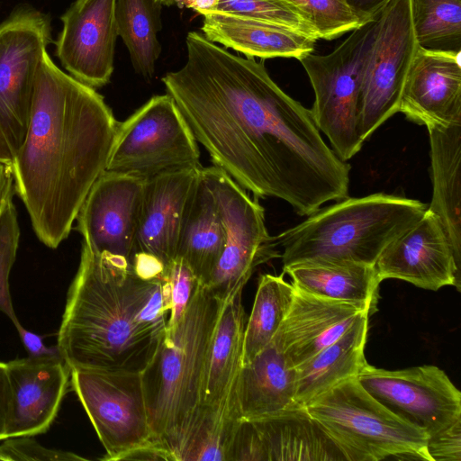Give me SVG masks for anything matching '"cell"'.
Returning a JSON list of instances; mask_svg holds the SVG:
<instances>
[{"instance_id":"cell-46","label":"cell","mask_w":461,"mask_h":461,"mask_svg":"<svg viewBox=\"0 0 461 461\" xmlns=\"http://www.w3.org/2000/svg\"><path fill=\"white\" fill-rule=\"evenodd\" d=\"M159 3L161 5H171L174 4L173 0H155Z\"/></svg>"},{"instance_id":"cell-33","label":"cell","mask_w":461,"mask_h":461,"mask_svg":"<svg viewBox=\"0 0 461 461\" xmlns=\"http://www.w3.org/2000/svg\"><path fill=\"white\" fill-rule=\"evenodd\" d=\"M212 11L282 24L319 40L304 14L291 0H217Z\"/></svg>"},{"instance_id":"cell-43","label":"cell","mask_w":461,"mask_h":461,"mask_svg":"<svg viewBox=\"0 0 461 461\" xmlns=\"http://www.w3.org/2000/svg\"><path fill=\"white\" fill-rule=\"evenodd\" d=\"M15 193L10 166L0 163V213L6 200Z\"/></svg>"},{"instance_id":"cell-19","label":"cell","mask_w":461,"mask_h":461,"mask_svg":"<svg viewBox=\"0 0 461 461\" xmlns=\"http://www.w3.org/2000/svg\"><path fill=\"white\" fill-rule=\"evenodd\" d=\"M460 53L418 46L403 85L399 112L426 127L461 122Z\"/></svg>"},{"instance_id":"cell-31","label":"cell","mask_w":461,"mask_h":461,"mask_svg":"<svg viewBox=\"0 0 461 461\" xmlns=\"http://www.w3.org/2000/svg\"><path fill=\"white\" fill-rule=\"evenodd\" d=\"M239 422L232 411H214L201 405L177 461H228Z\"/></svg>"},{"instance_id":"cell-39","label":"cell","mask_w":461,"mask_h":461,"mask_svg":"<svg viewBox=\"0 0 461 461\" xmlns=\"http://www.w3.org/2000/svg\"><path fill=\"white\" fill-rule=\"evenodd\" d=\"M129 262L134 272L143 279H158L165 276L167 265L153 254L134 250Z\"/></svg>"},{"instance_id":"cell-14","label":"cell","mask_w":461,"mask_h":461,"mask_svg":"<svg viewBox=\"0 0 461 461\" xmlns=\"http://www.w3.org/2000/svg\"><path fill=\"white\" fill-rule=\"evenodd\" d=\"M143 180L104 170L76 218L83 244L101 254L130 259L135 247Z\"/></svg>"},{"instance_id":"cell-8","label":"cell","mask_w":461,"mask_h":461,"mask_svg":"<svg viewBox=\"0 0 461 461\" xmlns=\"http://www.w3.org/2000/svg\"><path fill=\"white\" fill-rule=\"evenodd\" d=\"M200 167L197 140L167 93L152 96L118 123L105 170L146 180Z\"/></svg>"},{"instance_id":"cell-3","label":"cell","mask_w":461,"mask_h":461,"mask_svg":"<svg viewBox=\"0 0 461 461\" xmlns=\"http://www.w3.org/2000/svg\"><path fill=\"white\" fill-rule=\"evenodd\" d=\"M170 309L165 276L143 279L128 259L82 243L57 348L70 369L141 373L167 331Z\"/></svg>"},{"instance_id":"cell-9","label":"cell","mask_w":461,"mask_h":461,"mask_svg":"<svg viewBox=\"0 0 461 461\" xmlns=\"http://www.w3.org/2000/svg\"><path fill=\"white\" fill-rule=\"evenodd\" d=\"M202 174L213 192L224 227L221 254L206 285L221 300L239 286H245L255 269L281 253L276 236L265 221V210L258 198L219 167H203Z\"/></svg>"},{"instance_id":"cell-18","label":"cell","mask_w":461,"mask_h":461,"mask_svg":"<svg viewBox=\"0 0 461 461\" xmlns=\"http://www.w3.org/2000/svg\"><path fill=\"white\" fill-rule=\"evenodd\" d=\"M10 387L7 438L45 433L70 384L71 369L59 354L6 363Z\"/></svg>"},{"instance_id":"cell-44","label":"cell","mask_w":461,"mask_h":461,"mask_svg":"<svg viewBox=\"0 0 461 461\" xmlns=\"http://www.w3.org/2000/svg\"><path fill=\"white\" fill-rule=\"evenodd\" d=\"M180 7H187L194 10L199 14L203 12L212 11L216 5L217 0H173Z\"/></svg>"},{"instance_id":"cell-24","label":"cell","mask_w":461,"mask_h":461,"mask_svg":"<svg viewBox=\"0 0 461 461\" xmlns=\"http://www.w3.org/2000/svg\"><path fill=\"white\" fill-rule=\"evenodd\" d=\"M295 391V367L272 339L240 368L235 391L239 420L267 419L300 406Z\"/></svg>"},{"instance_id":"cell-6","label":"cell","mask_w":461,"mask_h":461,"mask_svg":"<svg viewBox=\"0 0 461 461\" xmlns=\"http://www.w3.org/2000/svg\"><path fill=\"white\" fill-rule=\"evenodd\" d=\"M305 408L346 461H430L427 434L385 408L357 376L334 385Z\"/></svg>"},{"instance_id":"cell-15","label":"cell","mask_w":461,"mask_h":461,"mask_svg":"<svg viewBox=\"0 0 461 461\" xmlns=\"http://www.w3.org/2000/svg\"><path fill=\"white\" fill-rule=\"evenodd\" d=\"M115 0H76L62 14L56 56L72 77L93 88L110 82L117 28Z\"/></svg>"},{"instance_id":"cell-40","label":"cell","mask_w":461,"mask_h":461,"mask_svg":"<svg viewBox=\"0 0 461 461\" xmlns=\"http://www.w3.org/2000/svg\"><path fill=\"white\" fill-rule=\"evenodd\" d=\"M21 341L31 357L52 356L59 354L56 348L47 347L38 334L26 330L20 322L14 325Z\"/></svg>"},{"instance_id":"cell-28","label":"cell","mask_w":461,"mask_h":461,"mask_svg":"<svg viewBox=\"0 0 461 461\" xmlns=\"http://www.w3.org/2000/svg\"><path fill=\"white\" fill-rule=\"evenodd\" d=\"M224 240L218 203L201 169L185 212L176 258L185 260L199 283L206 285L221 254Z\"/></svg>"},{"instance_id":"cell-13","label":"cell","mask_w":461,"mask_h":461,"mask_svg":"<svg viewBox=\"0 0 461 461\" xmlns=\"http://www.w3.org/2000/svg\"><path fill=\"white\" fill-rule=\"evenodd\" d=\"M357 377L380 403L428 438L461 419V393L436 366L386 370L366 362Z\"/></svg>"},{"instance_id":"cell-25","label":"cell","mask_w":461,"mask_h":461,"mask_svg":"<svg viewBox=\"0 0 461 461\" xmlns=\"http://www.w3.org/2000/svg\"><path fill=\"white\" fill-rule=\"evenodd\" d=\"M432 198L427 207L440 219L461 268V122L427 127Z\"/></svg>"},{"instance_id":"cell-17","label":"cell","mask_w":461,"mask_h":461,"mask_svg":"<svg viewBox=\"0 0 461 461\" xmlns=\"http://www.w3.org/2000/svg\"><path fill=\"white\" fill-rule=\"evenodd\" d=\"M375 267L380 282L394 278L422 289L452 285L460 292L461 268L450 240L438 216L428 209L384 249Z\"/></svg>"},{"instance_id":"cell-1","label":"cell","mask_w":461,"mask_h":461,"mask_svg":"<svg viewBox=\"0 0 461 461\" xmlns=\"http://www.w3.org/2000/svg\"><path fill=\"white\" fill-rule=\"evenodd\" d=\"M185 43V65L162 82L213 166L256 198L284 200L301 216L348 196L350 165L263 62L202 32H188Z\"/></svg>"},{"instance_id":"cell-7","label":"cell","mask_w":461,"mask_h":461,"mask_svg":"<svg viewBox=\"0 0 461 461\" xmlns=\"http://www.w3.org/2000/svg\"><path fill=\"white\" fill-rule=\"evenodd\" d=\"M376 23L375 16L355 29L329 54L310 52L299 59L314 92L312 119L343 161L355 156L364 143L359 133V101Z\"/></svg>"},{"instance_id":"cell-11","label":"cell","mask_w":461,"mask_h":461,"mask_svg":"<svg viewBox=\"0 0 461 461\" xmlns=\"http://www.w3.org/2000/svg\"><path fill=\"white\" fill-rule=\"evenodd\" d=\"M359 101V133L366 141L399 112L403 85L418 49L410 0H390L376 15Z\"/></svg>"},{"instance_id":"cell-32","label":"cell","mask_w":461,"mask_h":461,"mask_svg":"<svg viewBox=\"0 0 461 461\" xmlns=\"http://www.w3.org/2000/svg\"><path fill=\"white\" fill-rule=\"evenodd\" d=\"M419 46L461 52V0H410Z\"/></svg>"},{"instance_id":"cell-26","label":"cell","mask_w":461,"mask_h":461,"mask_svg":"<svg viewBox=\"0 0 461 461\" xmlns=\"http://www.w3.org/2000/svg\"><path fill=\"white\" fill-rule=\"evenodd\" d=\"M293 285L307 294L376 311L379 284L375 266L354 262L304 261L283 268Z\"/></svg>"},{"instance_id":"cell-29","label":"cell","mask_w":461,"mask_h":461,"mask_svg":"<svg viewBox=\"0 0 461 461\" xmlns=\"http://www.w3.org/2000/svg\"><path fill=\"white\" fill-rule=\"evenodd\" d=\"M161 5L155 0H115L117 34L126 46L135 71L149 79L161 53Z\"/></svg>"},{"instance_id":"cell-4","label":"cell","mask_w":461,"mask_h":461,"mask_svg":"<svg viewBox=\"0 0 461 461\" xmlns=\"http://www.w3.org/2000/svg\"><path fill=\"white\" fill-rule=\"evenodd\" d=\"M223 302L200 284L182 319L167 329L141 372L153 441L174 461L201 406L207 352Z\"/></svg>"},{"instance_id":"cell-34","label":"cell","mask_w":461,"mask_h":461,"mask_svg":"<svg viewBox=\"0 0 461 461\" xmlns=\"http://www.w3.org/2000/svg\"><path fill=\"white\" fill-rule=\"evenodd\" d=\"M304 14L318 39L333 40L352 32L366 22L347 0H291Z\"/></svg>"},{"instance_id":"cell-27","label":"cell","mask_w":461,"mask_h":461,"mask_svg":"<svg viewBox=\"0 0 461 461\" xmlns=\"http://www.w3.org/2000/svg\"><path fill=\"white\" fill-rule=\"evenodd\" d=\"M369 316V312L361 313L343 335L295 366L298 405L305 407L339 383L357 376L366 363L364 349Z\"/></svg>"},{"instance_id":"cell-37","label":"cell","mask_w":461,"mask_h":461,"mask_svg":"<svg viewBox=\"0 0 461 461\" xmlns=\"http://www.w3.org/2000/svg\"><path fill=\"white\" fill-rule=\"evenodd\" d=\"M32 436L10 437L0 445V460L5 461H65L86 460L70 451L49 448L41 445Z\"/></svg>"},{"instance_id":"cell-45","label":"cell","mask_w":461,"mask_h":461,"mask_svg":"<svg viewBox=\"0 0 461 461\" xmlns=\"http://www.w3.org/2000/svg\"><path fill=\"white\" fill-rule=\"evenodd\" d=\"M14 158V152L0 125V163L11 166Z\"/></svg>"},{"instance_id":"cell-42","label":"cell","mask_w":461,"mask_h":461,"mask_svg":"<svg viewBox=\"0 0 461 461\" xmlns=\"http://www.w3.org/2000/svg\"><path fill=\"white\" fill-rule=\"evenodd\" d=\"M390 0H347L355 13L365 22L375 18Z\"/></svg>"},{"instance_id":"cell-20","label":"cell","mask_w":461,"mask_h":461,"mask_svg":"<svg viewBox=\"0 0 461 461\" xmlns=\"http://www.w3.org/2000/svg\"><path fill=\"white\" fill-rule=\"evenodd\" d=\"M202 167L168 171L143 180L134 250L153 254L167 266L176 258L185 212Z\"/></svg>"},{"instance_id":"cell-21","label":"cell","mask_w":461,"mask_h":461,"mask_svg":"<svg viewBox=\"0 0 461 461\" xmlns=\"http://www.w3.org/2000/svg\"><path fill=\"white\" fill-rule=\"evenodd\" d=\"M363 312H369L295 288L291 307L273 339L295 367L343 335Z\"/></svg>"},{"instance_id":"cell-22","label":"cell","mask_w":461,"mask_h":461,"mask_svg":"<svg viewBox=\"0 0 461 461\" xmlns=\"http://www.w3.org/2000/svg\"><path fill=\"white\" fill-rule=\"evenodd\" d=\"M243 288L239 286L223 302L207 352L201 405L214 411L237 413L235 391L242 366L246 326Z\"/></svg>"},{"instance_id":"cell-12","label":"cell","mask_w":461,"mask_h":461,"mask_svg":"<svg viewBox=\"0 0 461 461\" xmlns=\"http://www.w3.org/2000/svg\"><path fill=\"white\" fill-rule=\"evenodd\" d=\"M50 41L49 16L30 5L0 23V125L14 155L26 134L35 77Z\"/></svg>"},{"instance_id":"cell-38","label":"cell","mask_w":461,"mask_h":461,"mask_svg":"<svg viewBox=\"0 0 461 461\" xmlns=\"http://www.w3.org/2000/svg\"><path fill=\"white\" fill-rule=\"evenodd\" d=\"M426 449L430 461H461V419L429 437Z\"/></svg>"},{"instance_id":"cell-10","label":"cell","mask_w":461,"mask_h":461,"mask_svg":"<svg viewBox=\"0 0 461 461\" xmlns=\"http://www.w3.org/2000/svg\"><path fill=\"white\" fill-rule=\"evenodd\" d=\"M70 385L105 449L101 460L118 461L154 442L141 373L71 369Z\"/></svg>"},{"instance_id":"cell-23","label":"cell","mask_w":461,"mask_h":461,"mask_svg":"<svg viewBox=\"0 0 461 461\" xmlns=\"http://www.w3.org/2000/svg\"><path fill=\"white\" fill-rule=\"evenodd\" d=\"M200 14L203 16L201 31L207 40L248 58L299 60L312 52L317 41L299 31L264 20L219 11Z\"/></svg>"},{"instance_id":"cell-36","label":"cell","mask_w":461,"mask_h":461,"mask_svg":"<svg viewBox=\"0 0 461 461\" xmlns=\"http://www.w3.org/2000/svg\"><path fill=\"white\" fill-rule=\"evenodd\" d=\"M165 277L171 294L167 329H171L182 319L200 283L191 267L180 258L167 266Z\"/></svg>"},{"instance_id":"cell-41","label":"cell","mask_w":461,"mask_h":461,"mask_svg":"<svg viewBox=\"0 0 461 461\" xmlns=\"http://www.w3.org/2000/svg\"><path fill=\"white\" fill-rule=\"evenodd\" d=\"M10 409V387L6 363L0 362V440L7 438L6 429Z\"/></svg>"},{"instance_id":"cell-16","label":"cell","mask_w":461,"mask_h":461,"mask_svg":"<svg viewBox=\"0 0 461 461\" xmlns=\"http://www.w3.org/2000/svg\"><path fill=\"white\" fill-rule=\"evenodd\" d=\"M231 454L235 461L346 460L303 406L267 419L240 420Z\"/></svg>"},{"instance_id":"cell-35","label":"cell","mask_w":461,"mask_h":461,"mask_svg":"<svg viewBox=\"0 0 461 461\" xmlns=\"http://www.w3.org/2000/svg\"><path fill=\"white\" fill-rule=\"evenodd\" d=\"M13 198L6 200L0 213V311L15 325L20 321L13 305L9 276L19 246L20 227Z\"/></svg>"},{"instance_id":"cell-30","label":"cell","mask_w":461,"mask_h":461,"mask_svg":"<svg viewBox=\"0 0 461 461\" xmlns=\"http://www.w3.org/2000/svg\"><path fill=\"white\" fill-rule=\"evenodd\" d=\"M295 288L284 275L260 276L250 315L246 322L242 365L254 358L274 338L285 320Z\"/></svg>"},{"instance_id":"cell-2","label":"cell","mask_w":461,"mask_h":461,"mask_svg":"<svg viewBox=\"0 0 461 461\" xmlns=\"http://www.w3.org/2000/svg\"><path fill=\"white\" fill-rule=\"evenodd\" d=\"M118 122L103 95L43 55L30 121L10 167L41 242L58 248L105 170Z\"/></svg>"},{"instance_id":"cell-5","label":"cell","mask_w":461,"mask_h":461,"mask_svg":"<svg viewBox=\"0 0 461 461\" xmlns=\"http://www.w3.org/2000/svg\"><path fill=\"white\" fill-rule=\"evenodd\" d=\"M426 209L419 200L384 193L335 201L276 236L283 268L313 260L375 266Z\"/></svg>"}]
</instances>
